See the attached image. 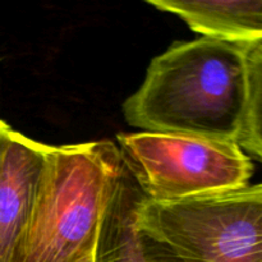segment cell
I'll use <instances>...</instances> for the list:
<instances>
[{
  "mask_svg": "<svg viewBox=\"0 0 262 262\" xmlns=\"http://www.w3.org/2000/svg\"><path fill=\"white\" fill-rule=\"evenodd\" d=\"M250 45L207 36L171 45L152 59L142 86L125 100L128 124L145 132L238 143Z\"/></svg>",
  "mask_w": 262,
  "mask_h": 262,
  "instance_id": "cell-1",
  "label": "cell"
},
{
  "mask_svg": "<svg viewBox=\"0 0 262 262\" xmlns=\"http://www.w3.org/2000/svg\"><path fill=\"white\" fill-rule=\"evenodd\" d=\"M120 159L112 142L50 146L27 232L13 262H92Z\"/></svg>",
  "mask_w": 262,
  "mask_h": 262,
  "instance_id": "cell-2",
  "label": "cell"
},
{
  "mask_svg": "<svg viewBox=\"0 0 262 262\" xmlns=\"http://www.w3.org/2000/svg\"><path fill=\"white\" fill-rule=\"evenodd\" d=\"M138 219L187 262H262V183L177 202L146 197Z\"/></svg>",
  "mask_w": 262,
  "mask_h": 262,
  "instance_id": "cell-3",
  "label": "cell"
},
{
  "mask_svg": "<svg viewBox=\"0 0 262 262\" xmlns=\"http://www.w3.org/2000/svg\"><path fill=\"white\" fill-rule=\"evenodd\" d=\"M120 154L143 193L177 202L235 191L253 174L250 156L234 142L170 133L118 135Z\"/></svg>",
  "mask_w": 262,
  "mask_h": 262,
  "instance_id": "cell-4",
  "label": "cell"
},
{
  "mask_svg": "<svg viewBox=\"0 0 262 262\" xmlns=\"http://www.w3.org/2000/svg\"><path fill=\"white\" fill-rule=\"evenodd\" d=\"M145 199L120 154L107 189L94 262H187L169 243L140 224Z\"/></svg>",
  "mask_w": 262,
  "mask_h": 262,
  "instance_id": "cell-5",
  "label": "cell"
},
{
  "mask_svg": "<svg viewBox=\"0 0 262 262\" xmlns=\"http://www.w3.org/2000/svg\"><path fill=\"white\" fill-rule=\"evenodd\" d=\"M50 146L10 129L0 160V262H13L27 232Z\"/></svg>",
  "mask_w": 262,
  "mask_h": 262,
  "instance_id": "cell-6",
  "label": "cell"
},
{
  "mask_svg": "<svg viewBox=\"0 0 262 262\" xmlns=\"http://www.w3.org/2000/svg\"><path fill=\"white\" fill-rule=\"evenodd\" d=\"M161 12L173 13L191 30L207 37L239 43L262 42V0H147Z\"/></svg>",
  "mask_w": 262,
  "mask_h": 262,
  "instance_id": "cell-7",
  "label": "cell"
},
{
  "mask_svg": "<svg viewBox=\"0 0 262 262\" xmlns=\"http://www.w3.org/2000/svg\"><path fill=\"white\" fill-rule=\"evenodd\" d=\"M238 146L262 163V42L247 49V101Z\"/></svg>",
  "mask_w": 262,
  "mask_h": 262,
  "instance_id": "cell-8",
  "label": "cell"
},
{
  "mask_svg": "<svg viewBox=\"0 0 262 262\" xmlns=\"http://www.w3.org/2000/svg\"><path fill=\"white\" fill-rule=\"evenodd\" d=\"M12 128L4 122V120L0 119V160H2V154H3V148H4V143H5V138H7L8 133Z\"/></svg>",
  "mask_w": 262,
  "mask_h": 262,
  "instance_id": "cell-9",
  "label": "cell"
},
{
  "mask_svg": "<svg viewBox=\"0 0 262 262\" xmlns=\"http://www.w3.org/2000/svg\"><path fill=\"white\" fill-rule=\"evenodd\" d=\"M92 262H94V261H92Z\"/></svg>",
  "mask_w": 262,
  "mask_h": 262,
  "instance_id": "cell-10",
  "label": "cell"
}]
</instances>
